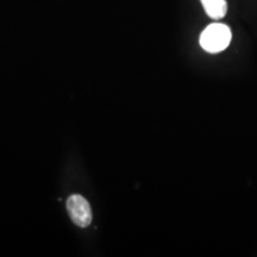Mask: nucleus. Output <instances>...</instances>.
Here are the masks:
<instances>
[{"label":"nucleus","instance_id":"nucleus-3","mask_svg":"<svg viewBox=\"0 0 257 257\" xmlns=\"http://www.w3.org/2000/svg\"><path fill=\"white\" fill-rule=\"evenodd\" d=\"M205 12L207 16L214 21L221 19L226 15L227 3L226 0H201Z\"/></svg>","mask_w":257,"mask_h":257},{"label":"nucleus","instance_id":"nucleus-1","mask_svg":"<svg viewBox=\"0 0 257 257\" xmlns=\"http://www.w3.org/2000/svg\"><path fill=\"white\" fill-rule=\"evenodd\" d=\"M231 30L227 25L213 23L202 31L200 36V46L207 53H220L229 47L231 42Z\"/></svg>","mask_w":257,"mask_h":257},{"label":"nucleus","instance_id":"nucleus-2","mask_svg":"<svg viewBox=\"0 0 257 257\" xmlns=\"http://www.w3.org/2000/svg\"><path fill=\"white\" fill-rule=\"evenodd\" d=\"M67 211L70 219L80 227H87L92 223V210L82 195L73 194L67 200Z\"/></svg>","mask_w":257,"mask_h":257}]
</instances>
